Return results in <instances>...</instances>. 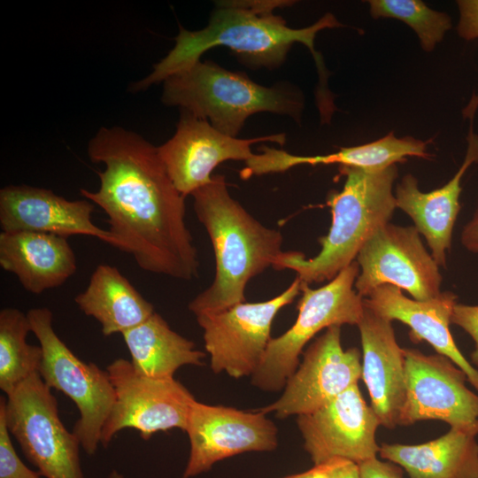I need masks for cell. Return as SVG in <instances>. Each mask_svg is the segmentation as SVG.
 <instances>
[{
    "label": "cell",
    "instance_id": "obj_12",
    "mask_svg": "<svg viewBox=\"0 0 478 478\" xmlns=\"http://www.w3.org/2000/svg\"><path fill=\"white\" fill-rule=\"evenodd\" d=\"M405 397L397 425L438 420L451 427L478 422V394L466 386L465 372L450 358L405 349Z\"/></svg>",
    "mask_w": 478,
    "mask_h": 478
},
{
    "label": "cell",
    "instance_id": "obj_30",
    "mask_svg": "<svg viewBox=\"0 0 478 478\" xmlns=\"http://www.w3.org/2000/svg\"><path fill=\"white\" fill-rule=\"evenodd\" d=\"M459 20V35L467 41L478 39V0L457 1Z\"/></svg>",
    "mask_w": 478,
    "mask_h": 478
},
{
    "label": "cell",
    "instance_id": "obj_11",
    "mask_svg": "<svg viewBox=\"0 0 478 478\" xmlns=\"http://www.w3.org/2000/svg\"><path fill=\"white\" fill-rule=\"evenodd\" d=\"M356 259L359 273L354 287L363 298L383 284L405 289L420 301L441 292L439 266L414 226L385 224L365 243Z\"/></svg>",
    "mask_w": 478,
    "mask_h": 478
},
{
    "label": "cell",
    "instance_id": "obj_35",
    "mask_svg": "<svg viewBox=\"0 0 478 478\" xmlns=\"http://www.w3.org/2000/svg\"><path fill=\"white\" fill-rule=\"evenodd\" d=\"M109 478H125L119 471L113 469L109 474Z\"/></svg>",
    "mask_w": 478,
    "mask_h": 478
},
{
    "label": "cell",
    "instance_id": "obj_24",
    "mask_svg": "<svg viewBox=\"0 0 478 478\" xmlns=\"http://www.w3.org/2000/svg\"><path fill=\"white\" fill-rule=\"evenodd\" d=\"M135 370L143 376L173 378L182 366H203L205 353L173 330L156 312L140 325L121 334Z\"/></svg>",
    "mask_w": 478,
    "mask_h": 478
},
{
    "label": "cell",
    "instance_id": "obj_4",
    "mask_svg": "<svg viewBox=\"0 0 478 478\" xmlns=\"http://www.w3.org/2000/svg\"><path fill=\"white\" fill-rule=\"evenodd\" d=\"M339 172L345 181L340 191L332 190L328 196L332 222L328 235L319 239L320 251L310 258L301 251H283L274 269L292 270L309 285L329 281L355 261L377 229L389 223L397 208L393 194L397 166L382 170L339 166Z\"/></svg>",
    "mask_w": 478,
    "mask_h": 478
},
{
    "label": "cell",
    "instance_id": "obj_6",
    "mask_svg": "<svg viewBox=\"0 0 478 478\" xmlns=\"http://www.w3.org/2000/svg\"><path fill=\"white\" fill-rule=\"evenodd\" d=\"M358 273L359 266L353 261L319 289L300 281L297 320L281 335L270 340L251 375L254 386L265 391L281 390L298 367L304 347L317 333L332 326H358L365 310L363 297L354 287Z\"/></svg>",
    "mask_w": 478,
    "mask_h": 478
},
{
    "label": "cell",
    "instance_id": "obj_13",
    "mask_svg": "<svg viewBox=\"0 0 478 478\" xmlns=\"http://www.w3.org/2000/svg\"><path fill=\"white\" fill-rule=\"evenodd\" d=\"M190 451L183 478L209 471L218 461L250 451H271L278 445L277 428L266 413L209 405L195 400L186 431Z\"/></svg>",
    "mask_w": 478,
    "mask_h": 478
},
{
    "label": "cell",
    "instance_id": "obj_2",
    "mask_svg": "<svg viewBox=\"0 0 478 478\" xmlns=\"http://www.w3.org/2000/svg\"><path fill=\"white\" fill-rule=\"evenodd\" d=\"M293 4L286 0L218 1L207 26L197 31L180 27L174 47L154 65L147 77L133 83L130 90L140 91L164 81L199 61L205 51L214 47L228 48L251 68L274 69L282 65L291 46L299 42L309 49L316 63L317 104L321 107L332 104L334 96L328 88V72L321 54L314 50V40L320 31L344 25L327 12L309 27L291 28L274 11Z\"/></svg>",
    "mask_w": 478,
    "mask_h": 478
},
{
    "label": "cell",
    "instance_id": "obj_22",
    "mask_svg": "<svg viewBox=\"0 0 478 478\" xmlns=\"http://www.w3.org/2000/svg\"><path fill=\"white\" fill-rule=\"evenodd\" d=\"M478 422L451 427L420 444L383 443L380 456L405 470L409 478H478Z\"/></svg>",
    "mask_w": 478,
    "mask_h": 478
},
{
    "label": "cell",
    "instance_id": "obj_27",
    "mask_svg": "<svg viewBox=\"0 0 478 478\" xmlns=\"http://www.w3.org/2000/svg\"><path fill=\"white\" fill-rule=\"evenodd\" d=\"M368 4L374 19L391 18L407 24L428 52L434 50L451 27L447 13L430 9L420 0H369Z\"/></svg>",
    "mask_w": 478,
    "mask_h": 478
},
{
    "label": "cell",
    "instance_id": "obj_29",
    "mask_svg": "<svg viewBox=\"0 0 478 478\" xmlns=\"http://www.w3.org/2000/svg\"><path fill=\"white\" fill-rule=\"evenodd\" d=\"M451 322L464 329L474 340V350L471 353V360L478 366V305L457 303Z\"/></svg>",
    "mask_w": 478,
    "mask_h": 478
},
{
    "label": "cell",
    "instance_id": "obj_15",
    "mask_svg": "<svg viewBox=\"0 0 478 478\" xmlns=\"http://www.w3.org/2000/svg\"><path fill=\"white\" fill-rule=\"evenodd\" d=\"M261 142L283 145L286 135L281 133L249 139L232 137L218 131L207 120L181 110L174 135L158 150L173 185L186 197L210 183L212 171L220 163L251 158V145Z\"/></svg>",
    "mask_w": 478,
    "mask_h": 478
},
{
    "label": "cell",
    "instance_id": "obj_17",
    "mask_svg": "<svg viewBox=\"0 0 478 478\" xmlns=\"http://www.w3.org/2000/svg\"><path fill=\"white\" fill-rule=\"evenodd\" d=\"M477 108L478 95L474 94L464 110L465 116L469 119L466 153L458 172L445 185L430 192H421L417 179L408 173L396 188L397 208L413 220L418 232L425 237L435 261L443 267L446 266L447 251L460 211L462 177L472 164L478 163V135L474 130Z\"/></svg>",
    "mask_w": 478,
    "mask_h": 478
},
{
    "label": "cell",
    "instance_id": "obj_25",
    "mask_svg": "<svg viewBox=\"0 0 478 478\" xmlns=\"http://www.w3.org/2000/svg\"><path fill=\"white\" fill-rule=\"evenodd\" d=\"M29 332L27 314L16 308L0 311V389L6 396L40 368L42 350L27 343Z\"/></svg>",
    "mask_w": 478,
    "mask_h": 478
},
{
    "label": "cell",
    "instance_id": "obj_28",
    "mask_svg": "<svg viewBox=\"0 0 478 478\" xmlns=\"http://www.w3.org/2000/svg\"><path fill=\"white\" fill-rule=\"evenodd\" d=\"M11 436L0 405V478H41L38 472L28 468L19 459Z\"/></svg>",
    "mask_w": 478,
    "mask_h": 478
},
{
    "label": "cell",
    "instance_id": "obj_10",
    "mask_svg": "<svg viewBox=\"0 0 478 478\" xmlns=\"http://www.w3.org/2000/svg\"><path fill=\"white\" fill-rule=\"evenodd\" d=\"M296 277L278 296L263 302H243L219 312L196 316L203 329L204 348L215 374L226 372L238 379L252 375L258 367L270 337L273 321L280 310L300 293Z\"/></svg>",
    "mask_w": 478,
    "mask_h": 478
},
{
    "label": "cell",
    "instance_id": "obj_18",
    "mask_svg": "<svg viewBox=\"0 0 478 478\" xmlns=\"http://www.w3.org/2000/svg\"><path fill=\"white\" fill-rule=\"evenodd\" d=\"M94 209L89 200H68L43 188L9 185L0 189L2 231H30L66 238L81 235L113 247L111 232L92 221Z\"/></svg>",
    "mask_w": 478,
    "mask_h": 478
},
{
    "label": "cell",
    "instance_id": "obj_9",
    "mask_svg": "<svg viewBox=\"0 0 478 478\" xmlns=\"http://www.w3.org/2000/svg\"><path fill=\"white\" fill-rule=\"evenodd\" d=\"M106 371L115 402L101 433V445L107 447L117 433L128 428L137 430L143 440L172 428L186 431L196 399L180 382L143 376L130 360L121 358L108 365Z\"/></svg>",
    "mask_w": 478,
    "mask_h": 478
},
{
    "label": "cell",
    "instance_id": "obj_26",
    "mask_svg": "<svg viewBox=\"0 0 478 478\" xmlns=\"http://www.w3.org/2000/svg\"><path fill=\"white\" fill-rule=\"evenodd\" d=\"M427 142L412 136L396 137L393 132L372 143L362 145L342 147L335 153L316 156H297L296 164L299 165H330L351 166L365 170H382L407 157L429 158Z\"/></svg>",
    "mask_w": 478,
    "mask_h": 478
},
{
    "label": "cell",
    "instance_id": "obj_20",
    "mask_svg": "<svg viewBox=\"0 0 478 478\" xmlns=\"http://www.w3.org/2000/svg\"><path fill=\"white\" fill-rule=\"evenodd\" d=\"M391 322L365 306L358 324L363 351L361 379L381 425L389 428L397 425L405 397V349L398 345Z\"/></svg>",
    "mask_w": 478,
    "mask_h": 478
},
{
    "label": "cell",
    "instance_id": "obj_5",
    "mask_svg": "<svg viewBox=\"0 0 478 478\" xmlns=\"http://www.w3.org/2000/svg\"><path fill=\"white\" fill-rule=\"evenodd\" d=\"M163 82L164 104L188 111L232 137L258 112L289 116L299 123L305 105L301 91L289 84L265 87L210 60H199Z\"/></svg>",
    "mask_w": 478,
    "mask_h": 478
},
{
    "label": "cell",
    "instance_id": "obj_31",
    "mask_svg": "<svg viewBox=\"0 0 478 478\" xmlns=\"http://www.w3.org/2000/svg\"><path fill=\"white\" fill-rule=\"evenodd\" d=\"M358 469L360 478H403L402 470L397 464L377 458L358 464Z\"/></svg>",
    "mask_w": 478,
    "mask_h": 478
},
{
    "label": "cell",
    "instance_id": "obj_32",
    "mask_svg": "<svg viewBox=\"0 0 478 478\" xmlns=\"http://www.w3.org/2000/svg\"><path fill=\"white\" fill-rule=\"evenodd\" d=\"M461 243L468 251L478 252V209L472 220L464 227Z\"/></svg>",
    "mask_w": 478,
    "mask_h": 478
},
{
    "label": "cell",
    "instance_id": "obj_16",
    "mask_svg": "<svg viewBox=\"0 0 478 478\" xmlns=\"http://www.w3.org/2000/svg\"><path fill=\"white\" fill-rule=\"evenodd\" d=\"M380 425L358 383L320 408L297 416L304 448L314 465L334 459L358 465L376 458L380 446L375 434Z\"/></svg>",
    "mask_w": 478,
    "mask_h": 478
},
{
    "label": "cell",
    "instance_id": "obj_1",
    "mask_svg": "<svg viewBox=\"0 0 478 478\" xmlns=\"http://www.w3.org/2000/svg\"><path fill=\"white\" fill-rule=\"evenodd\" d=\"M88 156L105 168L96 191L81 189L107 215L113 247L149 273L177 280L198 277L199 258L185 221V197L173 185L158 147L120 127H101Z\"/></svg>",
    "mask_w": 478,
    "mask_h": 478
},
{
    "label": "cell",
    "instance_id": "obj_34",
    "mask_svg": "<svg viewBox=\"0 0 478 478\" xmlns=\"http://www.w3.org/2000/svg\"><path fill=\"white\" fill-rule=\"evenodd\" d=\"M330 478H360L358 465L345 459H337Z\"/></svg>",
    "mask_w": 478,
    "mask_h": 478
},
{
    "label": "cell",
    "instance_id": "obj_8",
    "mask_svg": "<svg viewBox=\"0 0 478 478\" xmlns=\"http://www.w3.org/2000/svg\"><path fill=\"white\" fill-rule=\"evenodd\" d=\"M10 434L27 460L45 478H84L81 443L64 426L58 401L38 373L23 381L7 398L1 397Z\"/></svg>",
    "mask_w": 478,
    "mask_h": 478
},
{
    "label": "cell",
    "instance_id": "obj_7",
    "mask_svg": "<svg viewBox=\"0 0 478 478\" xmlns=\"http://www.w3.org/2000/svg\"><path fill=\"white\" fill-rule=\"evenodd\" d=\"M31 332L42 350L38 374L50 389L68 397L77 406L80 417L73 433L89 455L96 452L101 433L115 402V392L106 370L80 359L57 335L53 314L49 308L27 312Z\"/></svg>",
    "mask_w": 478,
    "mask_h": 478
},
{
    "label": "cell",
    "instance_id": "obj_14",
    "mask_svg": "<svg viewBox=\"0 0 478 478\" xmlns=\"http://www.w3.org/2000/svg\"><path fill=\"white\" fill-rule=\"evenodd\" d=\"M303 361L287 380L281 397L263 407L279 419L310 413L357 384L362 376L357 348L343 349L341 327L332 326L306 349Z\"/></svg>",
    "mask_w": 478,
    "mask_h": 478
},
{
    "label": "cell",
    "instance_id": "obj_23",
    "mask_svg": "<svg viewBox=\"0 0 478 478\" xmlns=\"http://www.w3.org/2000/svg\"><path fill=\"white\" fill-rule=\"evenodd\" d=\"M74 302L87 316L96 320L104 336L140 325L154 312V306L112 266L101 264L93 272L86 289Z\"/></svg>",
    "mask_w": 478,
    "mask_h": 478
},
{
    "label": "cell",
    "instance_id": "obj_3",
    "mask_svg": "<svg viewBox=\"0 0 478 478\" xmlns=\"http://www.w3.org/2000/svg\"><path fill=\"white\" fill-rule=\"evenodd\" d=\"M191 196L194 212L209 235L215 258L212 284L188 305L197 316L246 302L247 283L273 267L283 252V236L256 220L231 197L224 175L213 174L210 183Z\"/></svg>",
    "mask_w": 478,
    "mask_h": 478
},
{
    "label": "cell",
    "instance_id": "obj_33",
    "mask_svg": "<svg viewBox=\"0 0 478 478\" xmlns=\"http://www.w3.org/2000/svg\"><path fill=\"white\" fill-rule=\"evenodd\" d=\"M336 461L337 459H334L323 464L314 465L313 467L305 472L291 474L284 478H330Z\"/></svg>",
    "mask_w": 478,
    "mask_h": 478
},
{
    "label": "cell",
    "instance_id": "obj_21",
    "mask_svg": "<svg viewBox=\"0 0 478 478\" xmlns=\"http://www.w3.org/2000/svg\"><path fill=\"white\" fill-rule=\"evenodd\" d=\"M0 266L35 295L63 285L77 269L66 237L30 231L0 233Z\"/></svg>",
    "mask_w": 478,
    "mask_h": 478
},
{
    "label": "cell",
    "instance_id": "obj_19",
    "mask_svg": "<svg viewBox=\"0 0 478 478\" xmlns=\"http://www.w3.org/2000/svg\"><path fill=\"white\" fill-rule=\"evenodd\" d=\"M401 290L390 284L381 285L363 298L364 305L387 320L407 325L412 341H426L438 354L450 358L478 392V370L459 350L449 328L457 296L443 291L420 301L405 297Z\"/></svg>",
    "mask_w": 478,
    "mask_h": 478
}]
</instances>
